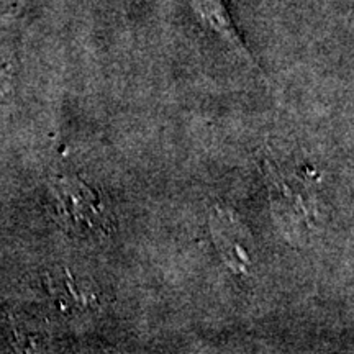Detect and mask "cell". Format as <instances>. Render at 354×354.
<instances>
[{
  "label": "cell",
  "instance_id": "1",
  "mask_svg": "<svg viewBox=\"0 0 354 354\" xmlns=\"http://www.w3.org/2000/svg\"><path fill=\"white\" fill-rule=\"evenodd\" d=\"M268 179L271 184V202L281 227L289 230L294 238L308 236L318 220L317 198L312 192L315 177L299 171L286 172L268 162Z\"/></svg>",
  "mask_w": 354,
  "mask_h": 354
},
{
  "label": "cell",
  "instance_id": "2",
  "mask_svg": "<svg viewBox=\"0 0 354 354\" xmlns=\"http://www.w3.org/2000/svg\"><path fill=\"white\" fill-rule=\"evenodd\" d=\"M61 223L82 238H102L112 230V214L99 194L76 177H59L53 187Z\"/></svg>",
  "mask_w": 354,
  "mask_h": 354
},
{
  "label": "cell",
  "instance_id": "4",
  "mask_svg": "<svg viewBox=\"0 0 354 354\" xmlns=\"http://www.w3.org/2000/svg\"><path fill=\"white\" fill-rule=\"evenodd\" d=\"M192 6L203 24L209 26L210 30H214L215 33H218L220 38L225 43H228L234 51L250 57L245 41L241 39L232 17H230L227 8H225L223 0H192Z\"/></svg>",
  "mask_w": 354,
  "mask_h": 354
},
{
  "label": "cell",
  "instance_id": "3",
  "mask_svg": "<svg viewBox=\"0 0 354 354\" xmlns=\"http://www.w3.org/2000/svg\"><path fill=\"white\" fill-rule=\"evenodd\" d=\"M215 246L230 268L246 272L254 263L253 238L245 225L228 210H215L210 220Z\"/></svg>",
  "mask_w": 354,
  "mask_h": 354
}]
</instances>
